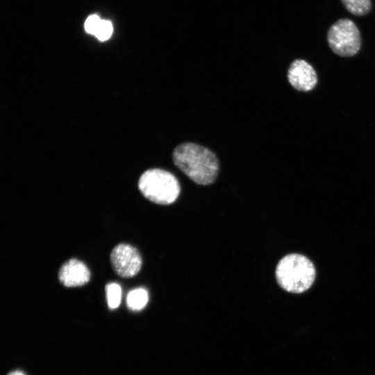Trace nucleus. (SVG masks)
<instances>
[{"label": "nucleus", "instance_id": "f257e3e1", "mask_svg": "<svg viewBox=\"0 0 375 375\" xmlns=\"http://www.w3.org/2000/svg\"><path fill=\"white\" fill-rule=\"evenodd\" d=\"M175 165L199 185L212 183L218 174L219 161L210 149L192 142L183 143L173 151Z\"/></svg>", "mask_w": 375, "mask_h": 375}, {"label": "nucleus", "instance_id": "0eeeda50", "mask_svg": "<svg viewBox=\"0 0 375 375\" xmlns=\"http://www.w3.org/2000/svg\"><path fill=\"white\" fill-rule=\"evenodd\" d=\"M90 272L81 260L72 258L65 262L58 272L60 282L66 287L82 286L88 283Z\"/></svg>", "mask_w": 375, "mask_h": 375}, {"label": "nucleus", "instance_id": "ddd939ff", "mask_svg": "<svg viewBox=\"0 0 375 375\" xmlns=\"http://www.w3.org/2000/svg\"><path fill=\"white\" fill-rule=\"evenodd\" d=\"M8 375H26V374L20 370H15L8 374Z\"/></svg>", "mask_w": 375, "mask_h": 375}, {"label": "nucleus", "instance_id": "9b49d317", "mask_svg": "<svg viewBox=\"0 0 375 375\" xmlns=\"http://www.w3.org/2000/svg\"><path fill=\"white\" fill-rule=\"evenodd\" d=\"M112 33V25L110 22L101 20V22L94 35L100 41H106L110 38Z\"/></svg>", "mask_w": 375, "mask_h": 375}, {"label": "nucleus", "instance_id": "9d476101", "mask_svg": "<svg viewBox=\"0 0 375 375\" xmlns=\"http://www.w3.org/2000/svg\"><path fill=\"white\" fill-rule=\"evenodd\" d=\"M108 304L110 308L114 309L119 306L122 298V289L119 284L110 283L106 285Z\"/></svg>", "mask_w": 375, "mask_h": 375}, {"label": "nucleus", "instance_id": "7ed1b4c3", "mask_svg": "<svg viewBox=\"0 0 375 375\" xmlns=\"http://www.w3.org/2000/svg\"><path fill=\"white\" fill-rule=\"evenodd\" d=\"M138 188L144 197L160 205L174 203L181 191L179 182L174 174L157 168L148 169L141 175Z\"/></svg>", "mask_w": 375, "mask_h": 375}, {"label": "nucleus", "instance_id": "f03ea898", "mask_svg": "<svg viewBox=\"0 0 375 375\" xmlns=\"http://www.w3.org/2000/svg\"><path fill=\"white\" fill-rule=\"evenodd\" d=\"M275 274L278 284L283 290L301 293L311 287L316 272L308 258L299 253H290L280 260Z\"/></svg>", "mask_w": 375, "mask_h": 375}, {"label": "nucleus", "instance_id": "6e6552de", "mask_svg": "<svg viewBox=\"0 0 375 375\" xmlns=\"http://www.w3.org/2000/svg\"><path fill=\"white\" fill-rule=\"evenodd\" d=\"M148 300L149 294L147 290L140 288L129 292L126 297V304L131 310L138 311L146 306Z\"/></svg>", "mask_w": 375, "mask_h": 375}, {"label": "nucleus", "instance_id": "423d86ee", "mask_svg": "<svg viewBox=\"0 0 375 375\" xmlns=\"http://www.w3.org/2000/svg\"><path fill=\"white\" fill-rule=\"evenodd\" d=\"M287 76L290 84L299 91H310L317 83L315 69L303 59L294 60L290 64Z\"/></svg>", "mask_w": 375, "mask_h": 375}, {"label": "nucleus", "instance_id": "20e7f679", "mask_svg": "<svg viewBox=\"0 0 375 375\" xmlns=\"http://www.w3.org/2000/svg\"><path fill=\"white\" fill-rule=\"evenodd\" d=\"M327 41L333 53L342 57L356 55L361 47L358 26L352 20L346 18L338 20L330 27Z\"/></svg>", "mask_w": 375, "mask_h": 375}, {"label": "nucleus", "instance_id": "39448f33", "mask_svg": "<svg viewBox=\"0 0 375 375\" xmlns=\"http://www.w3.org/2000/svg\"><path fill=\"white\" fill-rule=\"evenodd\" d=\"M110 262L115 272L121 277L135 276L142 267V257L138 249L128 244H119L110 253Z\"/></svg>", "mask_w": 375, "mask_h": 375}, {"label": "nucleus", "instance_id": "1a4fd4ad", "mask_svg": "<svg viewBox=\"0 0 375 375\" xmlns=\"http://www.w3.org/2000/svg\"><path fill=\"white\" fill-rule=\"evenodd\" d=\"M345 8L356 16H364L372 8L371 0H341Z\"/></svg>", "mask_w": 375, "mask_h": 375}, {"label": "nucleus", "instance_id": "f8f14e48", "mask_svg": "<svg viewBox=\"0 0 375 375\" xmlns=\"http://www.w3.org/2000/svg\"><path fill=\"white\" fill-rule=\"evenodd\" d=\"M101 20L99 16L96 15H90L88 17L85 22V31L92 34L95 35L101 22Z\"/></svg>", "mask_w": 375, "mask_h": 375}]
</instances>
